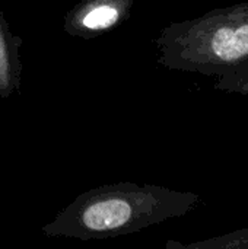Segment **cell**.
Listing matches in <instances>:
<instances>
[{"instance_id":"6da1fadb","label":"cell","mask_w":248,"mask_h":249,"mask_svg":"<svg viewBox=\"0 0 248 249\" xmlns=\"http://www.w3.org/2000/svg\"><path fill=\"white\" fill-rule=\"evenodd\" d=\"M187 66L224 76L248 63V1L215 9L186 28Z\"/></svg>"},{"instance_id":"7a4b0ae2","label":"cell","mask_w":248,"mask_h":249,"mask_svg":"<svg viewBox=\"0 0 248 249\" xmlns=\"http://www.w3.org/2000/svg\"><path fill=\"white\" fill-rule=\"evenodd\" d=\"M132 216V207L123 200H105L89 206L83 213V225L96 232L123 226Z\"/></svg>"},{"instance_id":"3957f363","label":"cell","mask_w":248,"mask_h":249,"mask_svg":"<svg viewBox=\"0 0 248 249\" xmlns=\"http://www.w3.org/2000/svg\"><path fill=\"white\" fill-rule=\"evenodd\" d=\"M215 88L227 93L248 95V63L231 70L224 76H219Z\"/></svg>"},{"instance_id":"277c9868","label":"cell","mask_w":248,"mask_h":249,"mask_svg":"<svg viewBox=\"0 0 248 249\" xmlns=\"http://www.w3.org/2000/svg\"><path fill=\"white\" fill-rule=\"evenodd\" d=\"M196 247L213 249H248V228L237 229L218 238H212L206 242L197 244Z\"/></svg>"},{"instance_id":"5b68a950","label":"cell","mask_w":248,"mask_h":249,"mask_svg":"<svg viewBox=\"0 0 248 249\" xmlns=\"http://www.w3.org/2000/svg\"><path fill=\"white\" fill-rule=\"evenodd\" d=\"M117 18H118V12L114 7L105 4L92 9L83 18V25L89 29H102L115 23Z\"/></svg>"}]
</instances>
